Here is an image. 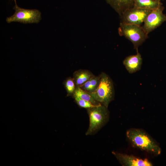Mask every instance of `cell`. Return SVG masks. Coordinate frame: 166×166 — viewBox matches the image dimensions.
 Returning a JSON list of instances; mask_svg holds the SVG:
<instances>
[{
  "mask_svg": "<svg viewBox=\"0 0 166 166\" xmlns=\"http://www.w3.org/2000/svg\"><path fill=\"white\" fill-rule=\"evenodd\" d=\"M126 135L132 144L139 149L156 155L161 153V149L159 145L144 131L131 128L127 131Z\"/></svg>",
  "mask_w": 166,
  "mask_h": 166,
  "instance_id": "1",
  "label": "cell"
},
{
  "mask_svg": "<svg viewBox=\"0 0 166 166\" xmlns=\"http://www.w3.org/2000/svg\"><path fill=\"white\" fill-rule=\"evenodd\" d=\"M90 94L98 102L108 108L114 96L113 83L110 77L106 73H102L97 88Z\"/></svg>",
  "mask_w": 166,
  "mask_h": 166,
  "instance_id": "2",
  "label": "cell"
},
{
  "mask_svg": "<svg viewBox=\"0 0 166 166\" xmlns=\"http://www.w3.org/2000/svg\"><path fill=\"white\" fill-rule=\"evenodd\" d=\"M89 125L85 134L91 135L99 130L108 121L109 112L108 108L100 104L88 109Z\"/></svg>",
  "mask_w": 166,
  "mask_h": 166,
  "instance_id": "3",
  "label": "cell"
},
{
  "mask_svg": "<svg viewBox=\"0 0 166 166\" xmlns=\"http://www.w3.org/2000/svg\"><path fill=\"white\" fill-rule=\"evenodd\" d=\"M118 31L120 35L124 37L132 43L136 51L148 38V34L141 26L120 23Z\"/></svg>",
  "mask_w": 166,
  "mask_h": 166,
  "instance_id": "4",
  "label": "cell"
},
{
  "mask_svg": "<svg viewBox=\"0 0 166 166\" xmlns=\"http://www.w3.org/2000/svg\"><path fill=\"white\" fill-rule=\"evenodd\" d=\"M13 9L15 10L14 14L6 19L9 23L12 22L24 24L38 23L41 19V13L37 9H25L19 7L17 4Z\"/></svg>",
  "mask_w": 166,
  "mask_h": 166,
  "instance_id": "5",
  "label": "cell"
},
{
  "mask_svg": "<svg viewBox=\"0 0 166 166\" xmlns=\"http://www.w3.org/2000/svg\"><path fill=\"white\" fill-rule=\"evenodd\" d=\"M152 10L133 7L126 10L120 16V23L141 26Z\"/></svg>",
  "mask_w": 166,
  "mask_h": 166,
  "instance_id": "6",
  "label": "cell"
},
{
  "mask_svg": "<svg viewBox=\"0 0 166 166\" xmlns=\"http://www.w3.org/2000/svg\"><path fill=\"white\" fill-rule=\"evenodd\" d=\"M162 5L152 10L146 18L142 27L148 34L166 21V15L163 12Z\"/></svg>",
  "mask_w": 166,
  "mask_h": 166,
  "instance_id": "7",
  "label": "cell"
},
{
  "mask_svg": "<svg viewBox=\"0 0 166 166\" xmlns=\"http://www.w3.org/2000/svg\"><path fill=\"white\" fill-rule=\"evenodd\" d=\"M119 162L125 166H152V163L146 159H142L133 155L112 152Z\"/></svg>",
  "mask_w": 166,
  "mask_h": 166,
  "instance_id": "8",
  "label": "cell"
},
{
  "mask_svg": "<svg viewBox=\"0 0 166 166\" xmlns=\"http://www.w3.org/2000/svg\"><path fill=\"white\" fill-rule=\"evenodd\" d=\"M142 63V58L138 51H136V54L127 56L123 61V65L130 73H133L140 70Z\"/></svg>",
  "mask_w": 166,
  "mask_h": 166,
  "instance_id": "9",
  "label": "cell"
},
{
  "mask_svg": "<svg viewBox=\"0 0 166 166\" xmlns=\"http://www.w3.org/2000/svg\"><path fill=\"white\" fill-rule=\"evenodd\" d=\"M121 16L126 10L133 7L134 0H105Z\"/></svg>",
  "mask_w": 166,
  "mask_h": 166,
  "instance_id": "10",
  "label": "cell"
},
{
  "mask_svg": "<svg viewBox=\"0 0 166 166\" xmlns=\"http://www.w3.org/2000/svg\"><path fill=\"white\" fill-rule=\"evenodd\" d=\"M94 76L89 70L79 69L74 72L73 78L76 86H80Z\"/></svg>",
  "mask_w": 166,
  "mask_h": 166,
  "instance_id": "11",
  "label": "cell"
},
{
  "mask_svg": "<svg viewBox=\"0 0 166 166\" xmlns=\"http://www.w3.org/2000/svg\"><path fill=\"white\" fill-rule=\"evenodd\" d=\"M161 5L162 3L159 0H134L133 7L152 10Z\"/></svg>",
  "mask_w": 166,
  "mask_h": 166,
  "instance_id": "12",
  "label": "cell"
},
{
  "mask_svg": "<svg viewBox=\"0 0 166 166\" xmlns=\"http://www.w3.org/2000/svg\"><path fill=\"white\" fill-rule=\"evenodd\" d=\"M100 74L98 76H94L80 87L85 91L91 93L97 88L99 83Z\"/></svg>",
  "mask_w": 166,
  "mask_h": 166,
  "instance_id": "13",
  "label": "cell"
},
{
  "mask_svg": "<svg viewBox=\"0 0 166 166\" xmlns=\"http://www.w3.org/2000/svg\"><path fill=\"white\" fill-rule=\"evenodd\" d=\"M73 95H75L82 99L89 101L95 105L101 104L93 97L90 93L83 90L79 86H76Z\"/></svg>",
  "mask_w": 166,
  "mask_h": 166,
  "instance_id": "14",
  "label": "cell"
},
{
  "mask_svg": "<svg viewBox=\"0 0 166 166\" xmlns=\"http://www.w3.org/2000/svg\"><path fill=\"white\" fill-rule=\"evenodd\" d=\"M63 84L67 92V96L73 95L76 88L73 78L70 77L67 78L63 82Z\"/></svg>",
  "mask_w": 166,
  "mask_h": 166,
  "instance_id": "15",
  "label": "cell"
},
{
  "mask_svg": "<svg viewBox=\"0 0 166 166\" xmlns=\"http://www.w3.org/2000/svg\"><path fill=\"white\" fill-rule=\"evenodd\" d=\"M73 96L76 102L81 107L88 109L97 106L94 105L89 101L82 99L75 95H73Z\"/></svg>",
  "mask_w": 166,
  "mask_h": 166,
  "instance_id": "16",
  "label": "cell"
},
{
  "mask_svg": "<svg viewBox=\"0 0 166 166\" xmlns=\"http://www.w3.org/2000/svg\"><path fill=\"white\" fill-rule=\"evenodd\" d=\"M15 2V5H17L16 0H14Z\"/></svg>",
  "mask_w": 166,
  "mask_h": 166,
  "instance_id": "17",
  "label": "cell"
},
{
  "mask_svg": "<svg viewBox=\"0 0 166 166\" xmlns=\"http://www.w3.org/2000/svg\"><path fill=\"white\" fill-rule=\"evenodd\" d=\"M159 0L161 1V0Z\"/></svg>",
  "mask_w": 166,
  "mask_h": 166,
  "instance_id": "18",
  "label": "cell"
}]
</instances>
